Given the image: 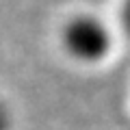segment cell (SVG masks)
I'll return each instance as SVG.
<instances>
[{
  "mask_svg": "<svg viewBox=\"0 0 130 130\" xmlns=\"http://www.w3.org/2000/svg\"><path fill=\"white\" fill-rule=\"evenodd\" d=\"M61 46L80 63H100L113 50V28L102 18L78 11L61 26Z\"/></svg>",
  "mask_w": 130,
  "mask_h": 130,
  "instance_id": "cell-1",
  "label": "cell"
},
{
  "mask_svg": "<svg viewBox=\"0 0 130 130\" xmlns=\"http://www.w3.org/2000/svg\"><path fill=\"white\" fill-rule=\"evenodd\" d=\"M7 128H9V113L0 104V130H7Z\"/></svg>",
  "mask_w": 130,
  "mask_h": 130,
  "instance_id": "cell-3",
  "label": "cell"
},
{
  "mask_svg": "<svg viewBox=\"0 0 130 130\" xmlns=\"http://www.w3.org/2000/svg\"><path fill=\"white\" fill-rule=\"evenodd\" d=\"M119 22H121V28L130 35V0H121V7H119Z\"/></svg>",
  "mask_w": 130,
  "mask_h": 130,
  "instance_id": "cell-2",
  "label": "cell"
}]
</instances>
